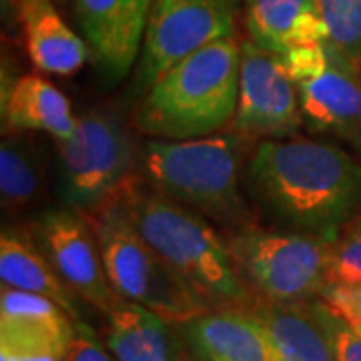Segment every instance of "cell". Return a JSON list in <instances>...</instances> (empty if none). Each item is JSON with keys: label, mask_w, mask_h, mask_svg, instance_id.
I'll list each match as a JSON object with an SVG mask.
<instances>
[{"label": "cell", "mask_w": 361, "mask_h": 361, "mask_svg": "<svg viewBox=\"0 0 361 361\" xmlns=\"http://www.w3.org/2000/svg\"><path fill=\"white\" fill-rule=\"evenodd\" d=\"M249 313L269 336L275 361H334V351L310 303L279 305L257 299Z\"/></svg>", "instance_id": "ffe728a7"}, {"label": "cell", "mask_w": 361, "mask_h": 361, "mask_svg": "<svg viewBox=\"0 0 361 361\" xmlns=\"http://www.w3.org/2000/svg\"><path fill=\"white\" fill-rule=\"evenodd\" d=\"M82 39L111 78L127 77L141 54L155 0H73Z\"/></svg>", "instance_id": "4fadbf2b"}, {"label": "cell", "mask_w": 361, "mask_h": 361, "mask_svg": "<svg viewBox=\"0 0 361 361\" xmlns=\"http://www.w3.org/2000/svg\"><path fill=\"white\" fill-rule=\"evenodd\" d=\"M329 281L361 283V213L348 221L329 243Z\"/></svg>", "instance_id": "603a6c76"}, {"label": "cell", "mask_w": 361, "mask_h": 361, "mask_svg": "<svg viewBox=\"0 0 361 361\" xmlns=\"http://www.w3.org/2000/svg\"><path fill=\"white\" fill-rule=\"evenodd\" d=\"M241 44L219 39L171 66L142 94L135 123L142 135L187 141L217 135L237 113Z\"/></svg>", "instance_id": "3957f363"}, {"label": "cell", "mask_w": 361, "mask_h": 361, "mask_svg": "<svg viewBox=\"0 0 361 361\" xmlns=\"http://www.w3.org/2000/svg\"><path fill=\"white\" fill-rule=\"evenodd\" d=\"M295 78L303 125L331 133L361 153V68L325 40L283 54Z\"/></svg>", "instance_id": "ba28073f"}, {"label": "cell", "mask_w": 361, "mask_h": 361, "mask_svg": "<svg viewBox=\"0 0 361 361\" xmlns=\"http://www.w3.org/2000/svg\"><path fill=\"white\" fill-rule=\"evenodd\" d=\"M0 281L6 287L49 297L78 319L75 293L59 277L51 261L40 251L28 227L8 225L0 235Z\"/></svg>", "instance_id": "d6986e66"}, {"label": "cell", "mask_w": 361, "mask_h": 361, "mask_svg": "<svg viewBox=\"0 0 361 361\" xmlns=\"http://www.w3.org/2000/svg\"><path fill=\"white\" fill-rule=\"evenodd\" d=\"M239 0H155L142 40L135 90L147 92L157 78L193 52L235 32Z\"/></svg>", "instance_id": "9c48e42d"}, {"label": "cell", "mask_w": 361, "mask_h": 361, "mask_svg": "<svg viewBox=\"0 0 361 361\" xmlns=\"http://www.w3.org/2000/svg\"><path fill=\"white\" fill-rule=\"evenodd\" d=\"M327 40L361 68V0H315Z\"/></svg>", "instance_id": "7402d4cb"}, {"label": "cell", "mask_w": 361, "mask_h": 361, "mask_svg": "<svg viewBox=\"0 0 361 361\" xmlns=\"http://www.w3.org/2000/svg\"><path fill=\"white\" fill-rule=\"evenodd\" d=\"M104 341L116 361H193L179 325L121 299L106 313Z\"/></svg>", "instance_id": "9a60e30c"}, {"label": "cell", "mask_w": 361, "mask_h": 361, "mask_svg": "<svg viewBox=\"0 0 361 361\" xmlns=\"http://www.w3.org/2000/svg\"><path fill=\"white\" fill-rule=\"evenodd\" d=\"M59 149V195L63 203L90 215L115 199L130 180L137 149L127 123L113 109H89L77 116V130Z\"/></svg>", "instance_id": "52a82bcc"}, {"label": "cell", "mask_w": 361, "mask_h": 361, "mask_svg": "<svg viewBox=\"0 0 361 361\" xmlns=\"http://www.w3.org/2000/svg\"><path fill=\"white\" fill-rule=\"evenodd\" d=\"M317 299L351 327L361 331V283H336L329 281L322 289Z\"/></svg>", "instance_id": "d4e9b609"}, {"label": "cell", "mask_w": 361, "mask_h": 361, "mask_svg": "<svg viewBox=\"0 0 361 361\" xmlns=\"http://www.w3.org/2000/svg\"><path fill=\"white\" fill-rule=\"evenodd\" d=\"M225 239L235 269L257 299L307 303L329 283V239L253 221L227 231Z\"/></svg>", "instance_id": "8992f818"}, {"label": "cell", "mask_w": 361, "mask_h": 361, "mask_svg": "<svg viewBox=\"0 0 361 361\" xmlns=\"http://www.w3.org/2000/svg\"><path fill=\"white\" fill-rule=\"evenodd\" d=\"M28 229L59 277L78 299L103 313L121 301L106 277L101 247L87 215L66 205L51 207L30 221Z\"/></svg>", "instance_id": "30bf717a"}, {"label": "cell", "mask_w": 361, "mask_h": 361, "mask_svg": "<svg viewBox=\"0 0 361 361\" xmlns=\"http://www.w3.org/2000/svg\"><path fill=\"white\" fill-rule=\"evenodd\" d=\"M32 65L40 73L71 77L92 54L87 40L66 25L52 0H14Z\"/></svg>", "instance_id": "2e32d148"}, {"label": "cell", "mask_w": 361, "mask_h": 361, "mask_svg": "<svg viewBox=\"0 0 361 361\" xmlns=\"http://www.w3.org/2000/svg\"><path fill=\"white\" fill-rule=\"evenodd\" d=\"M179 331L193 361H275L265 327L247 310H211Z\"/></svg>", "instance_id": "5bb4252c"}, {"label": "cell", "mask_w": 361, "mask_h": 361, "mask_svg": "<svg viewBox=\"0 0 361 361\" xmlns=\"http://www.w3.org/2000/svg\"><path fill=\"white\" fill-rule=\"evenodd\" d=\"M235 129L249 137L285 139L303 125L295 78L283 54L249 39L241 44Z\"/></svg>", "instance_id": "8fae6325"}, {"label": "cell", "mask_w": 361, "mask_h": 361, "mask_svg": "<svg viewBox=\"0 0 361 361\" xmlns=\"http://www.w3.org/2000/svg\"><path fill=\"white\" fill-rule=\"evenodd\" d=\"M311 313L322 323L334 351V361H361V331L343 322L336 311H331L322 299H311Z\"/></svg>", "instance_id": "cb8c5ba5"}, {"label": "cell", "mask_w": 361, "mask_h": 361, "mask_svg": "<svg viewBox=\"0 0 361 361\" xmlns=\"http://www.w3.org/2000/svg\"><path fill=\"white\" fill-rule=\"evenodd\" d=\"M44 169L32 139L13 133L0 145V199L6 213H23L39 203Z\"/></svg>", "instance_id": "44dd1931"}, {"label": "cell", "mask_w": 361, "mask_h": 361, "mask_svg": "<svg viewBox=\"0 0 361 361\" xmlns=\"http://www.w3.org/2000/svg\"><path fill=\"white\" fill-rule=\"evenodd\" d=\"M115 293L180 325L211 311L135 229L118 197L87 215Z\"/></svg>", "instance_id": "5b68a950"}, {"label": "cell", "mask_w": 361, "mask_h": 361, "mask_svg": "<svg viewBox=\"0 0 361 361\" xmlns=\"http://www.w3.org/2000/svg\"><path fill=\"white\" fill-rule=\"evenodd\" d=\"M247 193L277 227L334 239L361 213V161L341 145L263 139L245 167Z\"/></svg>", "instance_id": "6da1fadb"}, {"label": "cell", "mask_w": 361, "mask_h": 361, "mask_svg": "<svg viewBox=\"0 0 361 361\" xmlns=\"http://www.w3.org/2000/svg\"><path fill=\"white\" fill-rule=\"evenodd\" d=\"M63 361H116L109 349H104L101 339L94 336L89 325L78 319L77 331L66 349Z\"/></svg>", "instance_id": "484cf974"}, {"label": "cell", "mask_w": 361, "mask_h": 361, "mask_svg": "<svg viewBox=\"0 0 361 361\" xmlns=\"http://www.w3.org/2000/svg\"><path fill=\"white\" fill-rule=\"evenodd\" d=\"M245 25L255 44L279 54L327 40L315 0H247Z\"/></svg>", "instance_id": "ac0fdd59"}, {"label": "cell", "mask_w": 361, "mask_h": 361, "mask_svg": "<svg viewBox=\"0 0 361 361\" xmlns=\"http://www.w3.org/2000/svg\"><path fill=\"white\" fill-rule=\"evenodd\" d=\"M4 130H42L56 142L68 141L77 130V116L61 90L40 75H23L2 90Z\"/></svg>", "instance_id": "e0dca14e"}, {"label": "cell", "mask_w": 361, "mask_h": 361, "mask_svg": "<svg viewBox=\"0 0 361 361\" xmlns=\"http://www.w3.org/2000/svg\"><path fill=\"white\" fill-rule=\"evenodd\" d=\"M77 322L49 297L2 285L0 360L63 361Z\"/></svg>", "instance_id": "7c38bea8"}, {"label": "cell", "mask_w": 361, "mask_h": 361, "mask_svg": "<svg viewBox=\"0 0 361 361\" xmlns=\"http://www.w3.org/2000/svg\"><path fill=\"white\" fill-rule=\"evenodd\" d=\"M147 185L231 231L251 223L243 197V149L233 135L151 139L141 153Z\"/></svg>", "instance_id": "277c9868"}, {"label": "cell", "mask_w": 361, "mask_h": 361, "mask_svg": "<svg viewBox=\"0 0 361 361\" xmlns=\"http://www.w3.org/2000/svg\"><path fill=\"white\" fill-rule=\"evenodd\" d=\"M116 197L145 241L211 310H249L257 301L211 221L135 179Z\"/></svg>", "instance_id": "7a4b0ae2"}]
</instances>
